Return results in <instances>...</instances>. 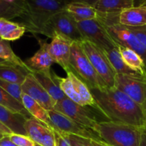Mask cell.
<instances>
[{
  "label": "cell",
  "mask_w": 146,
  "mask_h": 146,
  "mask_svg": "<svg viewBox=\"0 0 146 146\" xmlns=\"http://www.w3.org/2000/svg\"><path fill=\"white\" fill-rule=\"evenodd\" d=\"M65 11H66L76 22L96 19L98 14L95 7L84 3H71L66 4Z\"/></svg>",
  "instance_id": "44dd1931"
},
{
  "label": "cell",
  "mask_w": 146,
  "mask_h": 146,
  "mask_svg": "<svg viewBox=\"0 0 146 146\" xmlns=\"http://www.w3.org/2000/svg\"><path fill=\"white\" fill-rule=\"evenodd\" d=\"M0 87L2 88L4 91H7L8 94H9L11 96L14 97L15 99L21 103L22 91H21V85L9 82V81H4V80L0 78Z\"/></svg>",
  "instance_id": "f1b7e54d"
},
{
  "label": "cell",
  "mask_w": 146,
  "mask_h": 146,
  "mask_svg": "<svg viewBox=\"0 0 146 146\" xmlns=\"http://www.w3.org/2000/svg\"><path fill=\"white\" fill-rule=\"evenodd\" d=\"M0 146H17L14 143L11 139L9 138V135H6L2 139L0 140Z\"/></svg>",
  "instance_id": "d590c367"
},
{
  "label": "cell",
  "mask_w": 146,
  "mask_h": 146,
  "mask_svg": "<svg viewBox=\"0 0 146 146\" xmlns=\"http://www.w3.org/2000/svg\"><path fill=\"white\" fill-rule=\"evenodd\" d=\"M0 105L9 108L14 112L22 114L28 119L33 118L29 113L26 110L21 103L15 99L1 87H0Z\"/></svg>",
  "instance_id": "83f0119b"
},
{
  "label": "cell",
  "mask_w": 146,
  "mask_h": 146,
  "mask_svg": "<svg viewBox=\"0 0 146 146\" xmlns=\"http://www.w3.org/2000/svg\"><path fill=\"white\" fill-rule=\"evenodd\" d=\"M55 34H61L72 41L81 42L84 40L77 22L65 9L53 15L41 32L49 38Z\"/></svg>",
  "instance_id": "52a82bcc"
},
{
  "label": "cell",
  "mask_w": 146,
  "mask_h": 146,
  "mask_svg": "<svg viewBox=\"0 0 146 146\" xmlns=\"http://www.w3.org/2000/svg\"><path fill=\"white\" fill-rule=\"evenodd\" d=\"M27 0H0V18H21L27 8Z\"/></svg>",
  "instance_id": "7402d4cb"
},
{
  "label": "cell",
  "mask_w": 146,
  "mask_h": 146,
  "mask_svg": "<svg viewBox=\"0 0 146 146\" xmlns=\"http://www.w3.org/2000/svg\"><path fill=\"white\" fill-rule=\"evenodd\" d=\"M8 63H9V62H8V61H5V60H4V59H2V58H0V65H1V64H8Z\"/></svg>",
  "instance_id": "b9f144b4"
},
{
  "label": "cell",
  "mask_w": 146,
  "mask_h": 146,
  "mask_svg": "<svg viewBox=\"0 0 146 146\" xmlns=\"http://www.w3.org/2000/svg\"><path fill=\"white\" fill-rule=\"evenodd\" d=\"M119 14L98 12L97 18L104 24L117 45L123 46L133 50L143 59L146 65V48L128 27L120 24L118 21Z\"/></svg>",
  "instance_id": "277c9868"
},
{
  "label": "cell",
  "mask_w": 146,
  "mask_h": 146,
  "mask_svg": "<svg viewBox=\"0 0 146 146\" xmlns=\"http://www.w3.org/2000/svg\"><path fill=\"white\" fill-rule=\"evenodd\" d=\"M63 1L66 4H71V3H84V4H89L94 7L98 0H63Z\"/></svg>",
  "instance_id": "e575fe53"
},
{
  "label": "cell",
  "mask_w": 146,
  "mask_h": 146,
  "mask_svg": "<svg viewBox=\"0 0 146 146\" xmlns=\"http://www.w3.org/2000/svg\"><path fill=\"white\" fill-rule=\"evenodd\" d=\"M140 146H146V129L144 130L143 133L142 134V138H141V142Z\"/></svg>",
  "instance_id": "f35d334b"
},
{
  "label": "cell",
  "mask_w": 146,
  "mask_h": 146,
  "mask_svg": "<svg viewBox=\"0 0 146 146\" xmlns=\"http://www.w3.org/2000/svg\"><path fill=\"white\" fill-rule=\"evenodd\" d=\"M118 21L128 27H138L146 25V7H133L121 11Z\"/></svg>",
  "instance_id": "d6986e66"
},
{
  "label": "cell",
  "mask_w": 146,
  "mask_h": 146,
  "mask_svg": "<svg viewBox=\"0 0 146 146\" xmlns=\"http://www.w3.org/2000/svg\"><path fill=\"white\" fill-rule=\"evenodd\" d=\"M70 71L82 80L88 88H102L107 85L94 69L79 42L74 41L71 47Z\"/></svg>",
  "instance_id": "8992f818"
},
{
  "label": "cell",
  "mask_w": 146,
  "mask_h": 146,
  "mask_svg": "<svg viewBox=\"0 0 146 146\" xmlns=\"http://www.w3.org/2000/svg\"><path fill=\"white\" fill-rule=\"evenodd\" d=\"M83 51L101 78L109 88L115 87L116 72L108 60L105 51L88 40L79 42Z\"/></svg>",
  "instance_id": "ba28073f"
},
{
  "label": "cell",
  "mask_w": 146,
  "mask_h": 146,
  "mask_svg": "<svg viewBox=\"0 0 146 146\" xmlns=\"http://www.w3.org/2000/svg\"><path fill=\"white\" fill-rule=\"evenodd\" d=\"M142 7H146V2L145 3V4H143V6H142Z\"/></svg>",
  "instance_id": "bcb514c9"
},
{
  "label": "cell",
  "mask_w": 146,
  "mask_h": 146,
  "mask_svg": "<svg viewBox=\"0 0 146 146\" xmlns=\"http://www.w3.org/2000/svg\"><path fill=\"white\" fill-rule=\"evenodd\" d=\"M48 44L46 41L41 43L39 49L31 58L25 61L31 73L34 71L45 73L51 71V66L55 62L48 53Z\"/></svg>",
  "instance_id": "2e32d148"
},
{
  "label": "cell",
  "mask_w": 146,
  "mask_h": 146,
  "mask_svg": "<svg viewBox=\"0 0 146 146\" xmlns=\"http://www.w3.org/2000/svg\"><path fill=\"white\" fill-rule=\"evenodd\" d=\"M27 29L25 27L20 24V26H19L17 28L14 29L12 31L1 37V39L6 40V41H15V40L21 38L24 35Z\"/></svg>",
  "instance_id": "1f68e13d"
},
{
  "label": "cell",
  "mask_w": 146,
  "mask_h": 146,
  "mask_svg": "<svg viewBox=\"0 0 146 146\" xmlns=\"http://www.w3.org/2000/svg\"><path fill=\"white\" fill-rule=\"evenodd\" d=\"M7 19L5 18H0V38H1V30H2L3 27L4 26V24H6V22L7 21Z\"/></svg>",
  "instance_id": "ab89813d"
},
{
  "label": "cell",
  "mask_w": 146,
  "mask_h": 146,
  "mask_svg": "<svg viewBox=\"0 0 146 146\" xmlns=\"http://www.w3.org/2000/svg\"><path fill=\"white\" fill-rule=\"evenodd\" d=\"M105 53L117 74H122V75L128 76L142 78L146 79V78H145L143 76H142L137 71H134L124 62L123 59L122 58V56L118 51V46L111 51H105Z\"/></svg>",
  "instance_id": "603a6c76"
},
{
  "label": "cell",
  "mask_w": 146,
  "mask_h": 146,
  "mask_svg": "<svg viewBox=\"0 0 146 146\" xmlns=\"http://www.w3.org/2000/svg\"><path fill=\"white\" fill-rule=\"evenodd\" d=\"M48 113L54 126V130H56L64 133L78 135L90 140L102 141L95 131L81 125L64 114L54 109L48 111Z\"/></svg>",
  "instance_id": "8fae6325"
},
{
  "label": "cell",
  "mask_w": 146,
  "mask_h": 146,
  "mask_svg": "<svg viewBox=\"0 0 146 146\" xmlns=\"http://www.w3.org/2000/svg\"><path fill=\"white\" fill-rule=\"evenodd\" d=\"M55 134L56 146H72L66 137L59 131L54 130Z\"/></svg>",
  "instance_id": "836d02e7"
},
{
  "label": "cell",
  "mask_w": 146,
  "mask_h": 146,
  "mask_svg": "<svg viewBox=\"0 0 146 146\" xmlns=\"http://www.w3.org/2000/svg\"><path fill=\"white\" fill-rule=\"evenodd\" d=\"M95 102L111 121L146 129L143 106L115 87L90 89Z\"/></svg>",
  "instance_id": "6da1fadb"
},
{
  "label": "cell",
  "mask_w": 146,
  "mask_h": 146,
  "mask_svg": "<svg viewBox=\"0 0 146 146\" xmlns=\"http://www.w3.org/2000/svg\"><path fill=\"white\" fill-rule=\"evenodd\" d=\"M117 46L124 62L132 69L146 78V65L143 59L133 50L123 46Z\"/></svg>",
  "instance_id": "cb8c5ba5"
},
{
  "label": "cell",
  "mask_w": 146,
  "mask_h": 146,
  "mask_svg": "<svg viewBox=\"0 0 146 146\" xmlns=\"http://www.w3.org/2000/svg\"><path fill=\"white\" fill-rule=\"evenodd\" d=\"M35 146H42V145H39V144H37V143H36V144H35Z\"/></svg>",
  "instance_id": "f6af8a7d"
},
{
  "label": "cell",
  "mask_w": 146,
  "mask_h": 146,
  "mask_svg": "<svg viewBox=\"0 0 146 146\" xmlns=\"http://www.w3.org/2000/svg\"><path fill=\"white\" fill-rule=\"evenodd\" d=\"M135 7L134 0H98L94 6L100 13H121L123 10Z\"/></svg>",
  "instance_id": "d4e9b609"
},
{
  "label": "cell",
  "mask_w": 146,
  "mask_h": 146,
  "mask_svg": "<svg viewBox=\"0 0 146 146\" xmlns=\"http://www.w3.org/2000/svg\"><path fill=\"white\" fill-rule=\"evenodd\" d=\"M9 136L11 141L17 146H35V143L27 135L12 133Z\"/></svg>",
  "instance_id": "f546056e"
},
{
  "label": "cell",
  "mask_w": 146,
  "mask_h": 146,
  "mask_svg": "<svg viewBox=\"0 0 146 146\" xmlns=\"http://www.w3.org/2000/svg\"><path fill=\"white\" fill-rule=\"evenodd\" d=\"M115 87L138 104L143 106L146 99V79L145 78L116 74Z\"/></svg>",
  "instance_id": "7c38bea8"
},
{
  "label": "cell",
  "mask_w": 146,
  "mask_h": 146,
  "mask_svg": "<svg viewBox=\"0 0 146 146\" xmlns=\"http://www.w3.org/2000/svg\"><path fill=\"white\" fill-rule=\"evenodd\" d=\"M0 39H1V38H0Z\"/></svg>",
  "instance_id": "7dc6e473"
},
{
  "label": "cell",
  "mask_w": 146,
  "mask_h": 146,
  "mask_svg": "<svg viewBox=\"0 0 146 146\" xmlns=\"http://www.w3.org/2000/svg\"><path fill=\"white\" fill-rule=\"evenodd\" d=\"M54 109L94 131L98 123L111 121L103 113L96 104L95 106H83L67 97L57 101Z\"/></svg>",
  "instance_id": "5b68a950"
},
{
  "label": "cell",
  "mask_w": 146,
  "mask_h": 146,
  "mask_svg": "<svg viewBox=\"0 0 146 146\" xmlns=\"http://www.w3.org/2000/svg\"><path fill=\"white\" fill-rule=\"evenodd\" d=\"M62 133L66 137L72 146H94V144L91 143V140L88 139V138L72 135V134H67L64 133Z\"/></svg>",
  "instance_id": "4dcf8cb0"
},
{
  "label": "cell",
  "mask_w": 146,
  "mask_h": 146,
  "mask_svg": "<svg viewBox=\"0 0 146 146\" xmlns=\"http://www.w3.org/2000/svg\"><path fill=\"white\" fill-rule=\"evenodd\" d=\"M91 143L94 144V146H110L108 144H106V143H104V141H94V140H91Z\"/></svg>",
  "instance_id": "74e56055"
},
{
  "label": "cell",
  "mask_w": 146,
  "mask_h": 146,
  "mask_svg": "<svg viewBox=\"0 0 146 146\" xmlns=\"http://www.w3.org/2000/svg\"><path fill=\"white\" fill-rule=\"evenodd\" d=\"M144 130L113 121L98 123L95 128L102 141L110 146H140Z\"/></svg>",
  "instance_id": "3957f363"
},
{
  "label": "cell",
  "mask_w": 146,
  "mask_h": 146,
  "mask_svg": "<svg viewBox=\"0 0 146 146\" xmlns=\"http://www.w3.org/2000/svg\"><path fill=\"white\" fill-rule=\"evenodd\" d=\"M27 74L24 69L11 63L0 65V78L9 82L21 85Z\"/></svg>",
  "instance_id": "484cf974"
},
{
  "label": "cell",
  "mask_w": 146,
  "mask_h": 146,
  "mask_svg": "<svg viewBox=\"0 0 146 146\" xmlns=\"http://www.w3.org/2000/svg\"><path fill=\"white\" fill-rule=\"evenodd\" d=\"M0 133H3L5 135H9L13 133L11 132V130L9 129L7 126H5V125L1 122H0Z\"/></svg>",
  "instance_id": "8d00e7d4"
},
{
  "label": "cell",
  "mask_w": 146,
  "mask_h": 146,
  "mask_svg": "<svg viewBox=\"0 0 146 146\" xmlns=\"http://www.w3.org/2000/svg\"><path fill=\"white\" fill-rule=\"evenodd\" d=\"M27 136L35 143L42 146H56L55 134L53 128H49L34 118H30L24 124Z\"/></svg>",
  "instance_id": "9a60e30c"
},
{
  "label": "cell",
  "mask_w": 146,
  "mask_h": 146,
  "mask_svg": "<svg viewBox=\"0 0 146 146\" xmlns=\"http://www.w3.org/2000/svg\"><path fill=\"white\" fill-rule=\"evenodd\" d=\"M78 29L84 39L91 41L104 51H108L118 46L98 18L77 22Z\"/></svg>",
  "instance_id": "30bf717a"
},
{
  "label": "cell",
  "mask_w": 146,
  "mask_h": 146,
  "mask_svg": "<svg viewBox=\"0 0 146 146\" xmlns=\"http://www.w3.org/2000/svg\"><path fill=\"white\" fill-rule=\"evenodd\" d=\"M31 74L34 76L37 81L41 84V86L45 88L46 91L56 102L61 101L66 97L60 87L57 78L58 76L56 75L54 72L51 71L45 73L34 71Z\"/></svg>",
  "instance_id": "e0dca14e"
},
{
  "label": "cell",
  "mask_w": 146,
  "mask_h": 146,
  "mask_svg": "<svg viewBox=\"0 0 146 146\" xmlns=\"http://www.w3.org/2000/svg\"><path fill=\"white\" fill-rule=\"evenodd\" d=\"M0 58L19 68H22L27 73H31L29 68L27 66L25 61H22L19 56H17L10 46L8 41L0 39Z\"/></svg>",
  "instance_id": "4316f807"
},
{
  "label": "cell",
  "mask_w": 146,
  "mask_h": 146,
  "mask_svg": "<svg viewBox=\"0 0 146 146\" xmlns=\"http://www.w3.org/2000/svg\"><path fill=\"white\" fill-rule=\"evenodd\" d=\"M131 31L137 36L146 48V25L138 27H128Z\"/></svg>",
  "instance_id": "d6a6232c"
},
{
  "label": "cell",
  "mask_w": 146,
  "mask_h": 146,
  "mask_svg": "<svg viewBox=\"0 0 146 146\" xmlns=\"http://www.w3.org/2000/svg\"><path fill=\"white\" fill-rule=\"evenodd\" d=\"M57 78L60 87L67 98L83 106L96 105L90 88L72 71L66 72V78L58 76Z\"/></svg>",
  "instance_id": "9c48e42d"
},
{
  "label": "cell",
  "mask_w": 146,
  "mask_h": 146,
  "mask_svg": "<svg viewBox=\"0 0 146 146\" xmlns=\"http://www.w3.org/2000/svg\"><path fill=\"white\" fill-rule=\"evenodd\" d=\"M66 6L63 0H27L25 12L20 18L21 25L27 31L41 34L51 17L65 9Z\"/></svg>",
  "instance_id": "7a4b0ae2"
},
{
  "label": "cell",
  "mask_w": 146,
  "mask_h": 146,
  "mask_svg": "<svg viewBox=\"0 0 146 146\" xmlns=\"http://www.w3.org/2000/svg\"><path fill=\"white\" fill-rule=\"evenodd\" d=\"M48 44V51L54 62L61 66L66 72L70 71V56L74 41L61 34H55Z\"/></svg>",
  "instance_id": "5bb4252c"
},
{
  "label": "cell",
  "mask_w": 146,
  "mask_h": 146,
  "mask_svg": "<svg viewBox=\"0 0 146 146\" xmlns=\"http://www.w3.org/2000/svg\"><path fill=\"white\" fill-rule=\"evenodd\" d=\"M4 136H6V135H4V134H3V133H0V140L2 139V138H4Z\"/></svg>",
  "instance_id": "ee69618b"
},
{
  "label": "cell",
  "mask_w": 146,
  "mask_h": 146,
  "mask_svg": "<svg viewBox=\"0 0 146 146\" xmlns=\"http://www.w3.org/2000/svg\"><path fill=\"white\" fill-rule=\"evenodd\" d=\"M21 88L23 94L33 98L46 111H51L54 108L56 102L31 73L27 74L25 80L21 85Z\"/></svg>",
  "instance_id": "4fadbf2b"
},
{
  "label": "cell",
  "mask_w": 146,
  "mask_h": 146,
  "mask_svg": "<svg viewBox=\"0 0 146 146\" xmlns=\"http://www.w3.org/2000/svg\"><path fill=\"white\" fill-rule=\"evenodd\" d=\"M21 103L33 118L44 123L49 128H53L54 126L50 119L48 111L43 108L38 103L23 93L21 94Z\"/></svg>",
  "instance_id": "ffe728a7"
},
{
  "label": "cell",
  "mask_w": 146,
  "mask_h": 146,
  "mask_svg": "<svg viewBox=\"0 0 146 146\" xmlns=\"http://www.w3.org/2000/svg\"><path fill=\"white\" fill-rule=\"evenodd\" d=\"M27 119L22 114L14 112L0 105V122L11 130L13 133L27 135L24 128Z\"/></svg>",
  "instance_id": "ac0fdd59"
},
{
  "label": "cell",
  "mask_w": 146,
  "mask_h": 146,
  "mask_svg": "<svg viewBox=\"0 0 146 146\" xmlns=\"http://www.w3.org/2000/svg\"><path fill=\"white\" fill-rule=\"evenodd\" d=\"M135 1V7H142L146 2V0H134Z\"/></svg>",
  "instance_id": "60d3db41"
},
{
  "label": "cell",
  "mask_w": 146,
  "mask_h": 146,
  "mask_svg": "<svg viewBox=\"0 0 146 146\" xmlns=\"http://www.w3.org/2000/svg\"><path fill=\"white\" fill-rule=\"evenodd\" d=\"M143 106L144 111H145V117H146V99H145V103H144V104Z\"/></svg>",
  "instance_id": "7bdbcfd3"
}]
</instances>
